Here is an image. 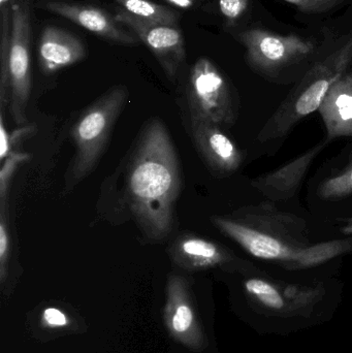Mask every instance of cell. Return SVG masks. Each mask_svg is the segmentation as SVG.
I'll use <instances>...</instances> for the list:
<instances>
[{
    "label": "cell",
    "instance_id": "7a4b0ae2",
    "mask_svg": "<svg viewBox=\"0 0 352 353\" xmlns=\"http://www.w3.org/2000/svg\"><path fill=\"white\" fill-rule=\"evenodd\" d=\"M180 189L175 147L163 122L153 120L143 132L127 176L130 209L149 238L163 240L173 230Z\"/></svg>",
    "mask_w": 352,
    "mask_h": 353
},
{
    "label": "cell",
    "instance_id": "30bf717a",
    "mask_svg": "<svg viewBox=\"0 0 352 353\" xmlns=\"http://www.w3.org/2000/svg\"><path fill=\"white\" fill-rule=\"evenodd\" d=\"M192 138L198 152L211 171L217 175L235 173L244 161V154L223 132L222 126L206 120L191 119Z\"/></svg>",
    "mask_w": 352,
    "mask_h": 353
},
{
    "label": "cell",
    "instance_id": "cb8c5ba5",
    "mask_svg": "<svg viewBox=\"0 0 352 353\" xmlns=\"http://www.w3.org/2000/svg\"><path fill=\"white\" fill-rule=\"evenodd\" d=\"M43 325L50 329H61L68 327L70 321L68 315L57 308H47L41 316Z\"/></svg>",
    "mask_w": 352,
    "mask_h": 353
},
{
    "label": "cell",
    "instance_id": "5b68a950",
    "mask_svg": "<svg viewBox=\"0 0 352 353\" xmlns=\"http://www.w3.org/2000/svg\"><path fill=\"white\" fill-rule=\"evenodd\" d=\"M191 119L206 120L231 126L237 120V107L231 87L222 72L206 57L196 60L187 84Z\"/></svg>",
    "mask_w": 352,
    "mask_h": 353
},
{
    "label": "cell",
    "instance_id": "52a82bcc",
    "mask_svg": "<svg viewBox=\"0 0 352 353\" xmlns=\"http://www.w3.org/2000/svg\"><path fill=\"white\" fill-rule=\"evenodd\" d=\"M12 41L8 56L10 111L18 125L26 122V110L31 92V21L28 6L14 4Z\"/></svg>",
    "mask_w": 352,
    "mask_h": 353
},
{
    "label": "cell",
    "instance_id": "83f0119b",
    "mask_svg": "<svg viewBox=\"0 0 352 353\" xmlns=\"http://www.w3.org/2000/svg\"><path fill=\"white\" fill-rule=\"evenodd\" d=\"M345 77H346V78L349 79V80H351L352 82V70L351 72H347V74H345Z\"/></svg>",
    "mask_w": 352,
    "mask_h": 353
},
{
    "label": "cell",
    "instance_id": "277c9868",
    "mask_svg": "<svg viewBox=\"0 0 352 353\" xmlns=\"http://www.w3.org/2000/svg\"><path fill=\"white\" fill-rule=\"evenodd\" d=\"M127 97L125 87H114L86 108L72 126V137L76 149L72 183L84 179L99 163Z\"/></svg>",
    "mask_w": 352,
    "mask_h": 353
},
{
    "label": "cell",
    "instance_id": "6da1fadb",
    "mask_svg": "<svg viewBox=\"0 0 352 353\" xmlns=\"http://www.w3.org/2000/svg\"><path fill=\"white\" fill-rule=\"evenodd\" d=\"M211 221L251 256L293 271L318 267L352 251V239L312 244L305 220L280 211L270 201L212 216Z\"/></svg>",
    "mask_w": 352,
    "mask_h": 353
},
{
    "label": "cell",
    "instance_id": "ba28073f",
    "mask_svg": "<svg viewBox=\"0 0 352 353\" xmlns=\"http://www.w3.org/2000/svg\"><path fill=\"white\" fill-rule=\"evenodd\" d=\"M115 20L134 31L158 60L169 79H175L186 57L183 33L173 25L161 24L118 10Z\"/></svg>",
    "mask_w": 352,
    "mask_h": 353
},
{
    "label": "cell",
    "instance_id": "d6986e66",
    "mask_svg": "<svg viewBox=\"0 0 352 353\" xmlns=\"http://www.w3.org/2000/svg\"><path fill=\"white\" fill-rule=\"evenodd\" d=\"M283 294L287 299L289 309H302L313 304L324 296L322 288L308 286L282 285Z\"/></svg>",
    "mask_w": 352,
    "mask_h": 353
},
{
    "label": "cell",
    "instance_id": "44dd1931",
    "mask_svg": "<svg viewBox=\"0 0 352 353\" xmlns=\"http://www.w3.org/2000/svg\"><path fill=\"white\" fill-rule=\"evenodd\" d=\"M10 254V228L8 201L0 205V280L6 281Z\"/></svg>",
    "mask_w": 352,
    "mask_h": 353
},
{
    "label": "cell",
    "instance_id": "e0dca14e",
    "mask_svg": "<svg viewBox=\"0 0 352 353\" xmlns=\"http://www.w3.org/2000/svg\"><path fill=\"white\" fill-rule=\"evenodd\" d=\"M122 6L124 10L141 17L146 20L161 24L177 26L178 14L161 4L154 3L150 0H114Z\"/></svg>",
    "mask_w": 352,
    "mask_h": 353
},
{
    "label": "cell",
    "instance_id": "5bb4252c",
    "mask_svg": "<svg viewBox=\"0 0 352 353\" xmlns=\"http://www.w3.org/2000/svg\"><path fill=\"white\" fill-rule=\"evenodd\" d=\"M85 55L84 43L72 33L55 26L43 29L39 45V63L43 74H52L78 63Z\"/></svg>",
    "mask_w": 352,
    "mask_h": 353
},
{
    "label": "cell",
    "instance_id": "f546056e",
    "mask_svg": "<svg viewBox=\"0 0 352 353\" xmlns=\"http://www.w3.org/2000/svg\"><path fill=\"white\" fill-rule=\"evenodd\" d=\"M328 0H322V3L326 4Z\"/></svg>",
    "mask_w": 352,
    "mask_h": 353
},
{
    "label": "cell",
    "instance_id": "f1b7e54d",
    "mask_svg": "<svg viewBox=\"0 0 352 353\" xmlns=\"http://www.w3.org/2000/svg\"><path fill=\"white\" fill-rule=\"evenodd\" d=\"M10 0H0V3H1V6H6V4L10 2Z\"/></svg>",
    "mask_w": 352,
    "mask_h": 353
},
{
    "label": "cell",
    "instance_id": "ffe728a7",
    "mask_svg": "<svg viewBox=\"0 0 352 353\" xmlns=\"http://www.w3.org/2000/svg\"><path fill=\"white\" fill-rule=\"evenodd\" d=\"M30 157L27 153L14 151L3 161L0 169V205L8 203V190L12 176L16 173L19 165L29 161Z\"/></svg>",
    "mask_w": 352,
    "mask_h": 353
},
{
    "label": "cell",
    "instance_id": "2e32d148",
    "mask_svg": "<svg viewBox=\"0 0 352 353\" xmlns=\"http://www.w3.org/2000/svg\"><path fill=\"white\" fill-rule=\"evenodd\" d=\"M244 286L250 298L269 310L281 311L289 308L287 299L283 294L282 285L262 278H250L246 280Z\"/></svg>",
    "mask_w": 352,
    "mask_h": 353
},
{
    "label": "cell",
    "instance_id": "8992f818",
    "mask_svg": "<svg viewBox=\"0 0 352 353\" xmlns=\"http://www.w3.org/2000/svg\"><path fill=\"white\" fill-rule=\"evenodd\" d=\"M246 48L248 63L256 72L267 76L278 74L314 51L311 39L296 34L282 35L265 29L243 31L239 37Z\"/></svg>",
    "mask_w": 352,
    "mask_h": 353
},
{
    "label": "cell",
    "instance_id": "9a60e30c",
    "mask_svg": "<svg viewBox=\"0 0 352 353\" xmlns=\"http://www.w3.org/2000/svg\"><path fill=\"white\" fill-rule=\"evenodd\" d=\"M330 140L352 137V82L343 77L329 90L318 109Z\"/></svg>",
    "mask_w": 352,
    "mask_h": 353
},
{
    "label": "cell",
    "instance_id": "4fadbf2b",
    "mask_svg": "<svg viewBox=\"0 0 352 353\" xmlns=\"http://www.w3.org/2000/svg\"><path fill=\"white\" fill-rule=\"evenodd\" d=\"M45 8L50 12L59 14L74 24L114 43L123 45L136 43V39L134 35L120 28L118 25L119 23L115 18L101 8L58 1L48 2Z\"/></svg>",
    "mask_w": 352,
    "mask_h": 353
},
{
    "label": "cell",
    "instance_id": "3957f363",
    "mask_svg": "<svg viewBox=\"0 0 352 353\" xmlns=\"http://www.w3.org/2000/svg\"><path fill=\"white\" fill-rule=\"evenodd\" d=\"M352 61V37L328 57L312 66L266 122L260 143L287 136L298 123L318 111L333 85L347 74Z\"/></svg>",
    "mask_w": 352,
    "mask_h": 353
},
{
    "label": "cell",
    "instance_id": "7402d4cb",
    "mask_svg": "<svg viewBox=\"0 0 352 353\" xmlns=\"http://www.w3.org/2000/svg\"><path fill=\"white\" fill-rule=\"evenodd\" d=\"M0 161H3L10 153L14 152V147L24 140L26 137L33 134V126H25L10 132L4 123V110L0 109Z\"/></svg>",
    "mask_w": 352,
    "mask_h": 353
},
{
    "label": "cell",
    "instance_id": "8fae6325",
    "mask_svg": "<svg viewBox=\"0 0 352 353\" xmlns=\"http://www.w3.org/2000/svg\"><path fill=\"white\" fill-rule=\"evenodd\" d=\"M330 139L318 143L291 163L258 176L251 186L268 201H285L295 196L316 157L326 148Z\"/></svg>",
    "mask_w": 352,
    "mask_h": 353
},
{
    "label": "cell",
    "instance_id": "4316f807",
    "mask_svg": "<svg viewBox=\"0 0 352 353\" xmlns=\"http://www.w3.org/2000/svg\"><path fill=\"white\" fill-rule=\"evenodd\" d=\"M342 226H341V232L345 234H352V217L346 218V219L341 220Z\"/></svg>",
    "mask_w": 352,
    "mask_h": 353
},
{
    "label": "cell",
    "instance_id": "603a6c76",
    "mask_svg": "<svg viewBox=\"0 0 352 353\" xmlns=\"http://www.w3.org/2000/svg\"><path fill=\"white\" fill-rule=\"evenodd\" d=\"M249 0H219V10L229 22H236L246 12Z\"/></svg>",
    "mask_w": 352,
    "mask_h": 353
},
{
    "label": "cell",
    "instance_id": "9c48e42d",
    "mask_svg": "<svg viewBox=\"0 0 352 353\" xmlns=\"http://www.w3.org/2000/svg\"><path fill=\"white\" fill-rule=\"evenodd\" d=\"M165 325L172 338L186 347L202 350L206 345L187 282L179 275L169 276L167 281Z\"/></svg>",
    "mask_w": 352,
    "mask_h": 353
},
{
    "label": "cell",
    "instance_id": "484cf974",
    "mask_svg": "<svg viewBox=\"0 0 352 353\" xmlns=\"http://www.w3.org/2000/svg\"><path fill=\"white\" fill-rule=\"evenodd\" d=\"M167 1L181 8H189L194 6V0H167Z\"/></svg>",
    "mask_w": 352,
    "mask_h": 353
},
{
    "label": "cell",
    "instance_id": "7c38bea8",
    "mask_svg": "<svg viewBox=\"0 0 352 353\" xmlns=\"http://www.w3.org/2000/svg\"><path fill=\"white\" fill-rule=\"evenodd\" d=\"M169 255L175 265L188 272L227 267L237 261L227 247L194 234L177 236L169 247Z\"/></svg>",
    "mask_w": 352,
    "mask_h": 353
},
{
    "label": "cell",
    "instance_id": "d4e9b609",
    "mask_svg": "<svg viewBox=\"0 0 352 353\" xmlns=\"http://www.w3.org/2000/svg\"><path fill=\"white\" fill-rule=\"evenodd\" d=\"M284 1L289 2L297 8L303 10H308V12L320 10V8L324 6L322 0H284Z\"/></svg>",
    "mask_w": 352,
    "mask_h": 353
},
{
    "label": "cell",
    "instance_id": "ac0fdd59",
    "mask_svg": "<svg viewBox=\"0 0 352 353\" xmlns=\"http://www.w3.org/2000/svg\"><path fill=\"white\" fill-rule=\"evenodd\" d=\"M318 194L322 199H336L352 194V161L341 173L320 183Z\"/></svg>",
    "mask_w": 352,
    "mask_h": 353
}]
</instances>
